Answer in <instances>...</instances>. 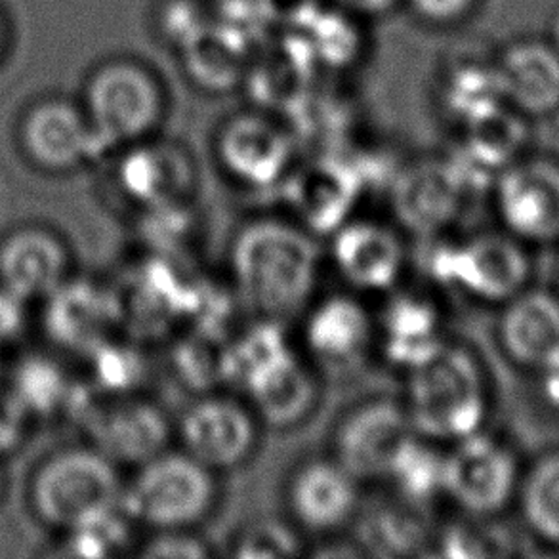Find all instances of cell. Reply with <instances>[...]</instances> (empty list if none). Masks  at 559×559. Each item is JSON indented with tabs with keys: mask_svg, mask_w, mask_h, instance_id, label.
I'll return each instance as SVG.
<instances>
[{
	"mask_svg": "<svg viewBox=\"0 0 559 559\" xmlns=\"http://www.w3.org/2000/svg\"><path fill=\"white\" fill-rule=\"evenodd\" d=\"M229 277L237 300L254 319L285 325L318 296L323 249L295 219H250L231 239Z\"/></svg>",
	"mask_w": 559,
	"mask_h": 559,
	"instance_id": "6da1fadb",
	"label": "cell"
},
{
	"mask_svg": "<svg viewBox=\"0 0 559 559\" xmlns=\"http://www.w3.org/2000/svg\"><path fill=\"white\" fill-rule=\"evenodd\" d=\"M227 382L239 385L260 424L293 430L319 405V369L290 346L281 323L257 319V325L227 346Z\"/></svg>",
	"mask_w": 559,
	"mask_h": 559,
	"instance_id": "7a4b0ae2",
	"label": "cell"
},
{
	"mask_svg": "<svg viewBox=\"0 0 559 559\" xmlns=\"http://www.w3.org/2000/svg\"><path fill=\"white\" fill-rule=\"evenodd\" d=\"M403 374L401 405L418 436L451 445L484 430L489 385L472 349L445 341Z\"/></svg>",
	"mask_w": 559,
	"mask_h": 559,
	"instance_id": "3957f363",
	"label": "cell"
},
{
	"mask_svg": "<svg viewBox=\"0 0 559 559\" xmlns=\"http://www.w3.org/2000/svg\"><path fill=\"white\" fill-rule=\"evenodd\" d=\"M122 492L124 484L115 462L94 447H71L38 464L29 502L40 522L68 535L117 514Z\"/></svg>",
	"mask_w": 559,
	"mask_h": 559,
	"instance_id": "277c9868",
	"label": "cell"
},
{
	"mask_svg": "<svg viewBox=\"0 0 559 559\" xmlns=\"http://www.w3.org/2000/svg\"><path fill=\"white\" fill-rule=\"evenodd\" d=\"M218 474L168 447L134 468L122 512L150 531L195 530L218 504Z\"/></svg>",
	"mask_w": 559,
	"mask_h": 559,
	"instance_id": "5b68a950",
	"label": "cell"
},
{
	"mask_svg": "<svg viewBox=\"0 0 559 559\" xmlns=\"http://www.w3.org/2000/svg\"><path fill=\"white\" fill-rule=\"evenodd\" d=\"M68 413L81 424L88 445L119 468H138L168 449L175 438L167 413L138 392L106 395L91 388L81 395L75 385Z\"/></svg>",
	"mask_w": 559,
	"mask_h": 559,
	"instance_id": "8992f818",
	"label": "cell"
},
{
	"mask_svg": "<svg viewBox=\"0 0 559 559\" xmlns=\"http://www.w3.org/2000/svg\"><path fill=\"white\" fill-rule=\"evenodd\" d=\"M436 241L430 270L441 285L484 304H507L525 290L530 257L512 235L487 231L462 241Z\"/></svg>",
	"mask_w": 559,
	"mask_h": 559,
	"instance_id": "52a82bcc",
	"label": "cell"
},
{
	"mask_svg": "<svg viewBox=\"0 0 559 559\" xmlns=\"http://www.w3.org/2000/svg\"><path fill=\"white\" fill-rule=\"evenodd\" d=\"M163 115L160 88L144 68L114 61L92 75L86 88V119L96 152L144 142Z\"/></svg>",
	"mask_w": 559,
	"mask_h": 559,
	"instance_id": "ba28073f",
	"label": "cell"
},
{
	"mask_svg": "<svg viewBox=\"0 0 559 559\" xmlns=\"http://www.w3.org/2000/svg\"><path fill=\"white\" fill-rule=\"evenodd\" d=\"M479 175L487 173L469 159L466 165L462 160H430L407 168L390 191L397 226L418 239L445 237L466 212Z\"/></svg>",
	"mask_w": 559,
	"mask_h": 559,
	"instance_id": "9c48e42d",
	"label": "cell"
},
{
	"mask_svg": "<svg viewBox=\"0 0 559 559\" xmlns=\"http://www.w3.org/2000/svg\"><path fill=\"white\" fill-rule=\"evenodd\" d=\"M520 481L512 449L484 430L454 441L445 451L443 497L474 520L504 512Z\"/></svg>",
	"mask_w": 559,
	"mask_h": 559,
	"instance_id": "30bf717a",
	"label": "cell"
},
{
	"mask_svg": "<svg viewBox=\"0 0 559 559\" xmlns=\"http://www.w3.org/2000/svg\"><path fill=\"white\" fill-rule=\"evenodd\" d=\"M262 424L242 397L206 392L175 424L180 449L214 474L241 468L257 453Z\"/></svg>",
	"mask_w": 559,
	"mask_h": 559,
	"instance_id": "8fae6325",
	"label": "cell"
},
{
	"mask_svg": "<svg viewBox=\"0 0 559 559\" xmlns=\"http://www.w3.org/2000/svg\"><path fill=\"white\" fill-rule=\"evenodd\" d=\"M415 433L401 400L371 397L341 416L331 456L361 485L385 481L393 461Z\"/></svg>",
	"mask_w": 559,
	"mask_h": 559,
	"instance_id": "7c38bea8",
	"label": "cell"
},
{
	"mask_svg": "<svg viewBox=\"0 0 559 559\" xmlns=\"http://www.w3.org/2000/svg\"><path fill=\"white\" fill-rule=\"evenodd\" d=\"M43 326L56 348L88 357L124 326L121 293L91 277H71L46 296Z\"/></svg>",
	"mask_w": 559,
	"mask_h": 559,
	"instance_id": "4fadbf2b",
	"label": "cell"
},
{
	"mask_svg": "<svg viewBox=\"0 0 559 559\" xmlns=\"http://www.w3.org/2000/svg\"><path fill=\"white\" fill-rule=\"evenodd\" d=\"M300 321L302 354L318 369L346 371L377 346V318L352 290L316 296Z\"/></svg>",
	"mask_w": 559,
	"mask_h": 559,
	"instance_id": "5bb4252c",
	"label": "cell"
},
{
	"mask_svg": "<svg viewBox=\"0 0 559 559\" xmlns=\"http://www.w3.org/2000/svg\"><path fill=\"white\" fill-rule=\"evenodd\" d=\"M329 262L352 293L385 295L400 285L407 249L397 227L354 216L329 235Z\"/></svg>",
	"mask_w": 559,
	"mask_h": 559,
	"instance_id": "9a60e30c",
	"label": "cell"
},
{
	"mask_svg": "<svg viewBox=\"0 0 559 559\" xmlns=\"http://www.w3.org/2000/svg\"><path fill=\"white\" fill-rule=\"evenodd\" d=\"M361 484L333 456L296 466L285 485L288 520L302 535L331 537L359 515Z\"/></svg>",
	"mask_w": 559,
	"mask_h": 559,
	"instance_id": "2e32d148",
	"label": "cell"
},
{
	"mask_svg": "<svg viewBox=\"0 0 559 559\" xmlns=\"http://www.w3.org/2000/svg\"><path fill=\"white\" fill-rule=\"evenodd\" d=\"M216 159L224 175L250 191L280 189L295 167V144L265 115H237L216 138Z\"/></svg>",
	"mask_w": 559,
	"mask_h": 559,
	"instance_id": "e0dca14e",
	"label": "cell"
},
{
	"mask_svg": "<svg viewBox=\"0 0 559 559\" xmlns=\"http://www.w3.org/2000/svg\"><path fill=\"white\" fill-rule=\"evenodd\" d=\"M117 183L130 203L147 216H155L188 209L197 193V170L178 145L147 138L124 147Z\"/></svg>",
	"mask_w": 559,
	"mask_h": 559,
	"instance_id": "ac0fdd59",
	"label": "cell"
},
{
	"mask_svg": "<svg viewBox=\"0 0 559 559\" xmlns=\"http://www.w3.org/2000/svg\"><path fill=\"white\" fill-rule=\"evenodd\" d=\"M280 191L288 218L321 239L356 216L364 195V178L341 160H313L302 167L295 165Z\"/></svg>",
	"mask_w": 559,
	"mask_h": 559,
	"instance_id": "d6986e66",
	"label": "cell"
},
{
	"mask_svg": "<svg viewBox=\"0 0 559 559\" xmlns=\"http://www.w3.org/2000/svg\"><path fill=\"white\" fill-rule=\"evenodd\" d=\"M495 204L507 234L518 241H558V163L530 159L508 165L495 183Z\"/></svg>",
	"mask_w": 559,
	"mask_h": 559,
	"instance_id": "ffe728a7",
	"label": "cell"
},
{
	"mask_svg": "<svg viewBox=\"0 0 559 559\" xmlns=\"http://www.w3.org/2000/svg\"><path fill=\"white\" fill-rule=\"evenodd\" d=\"M69 275L68 245L46 227H17L0 242V285L25 302H43Z\"/></svg>",
	"mask_w": 559,
	"mask_h": 559,
	"instance_id": "44dd1931",
	"label": "cell"
},
{
	"mask_svg": "<svg viewBox=\"0 0 559 559\" xmlns=\"http://www.w3.org/2000/svg\"><path fill=\"white\" fill-rule=\"evenodd\" d=\"M23 150L46 173H71L98 157L86 115L61 99L33 107L22 127Z\"/></svg>",
	"mask_w": 559,
	"mask_h": 559,
	"instance_id": "7402d4cb",
	"label": "cell"
},
{
	"mask_svg": "<svg viewBox=\"0 0 559 559\" xmlns=\"http://www.w3.org/2000/svg\"><path fill=\"white\" fill-rule=\"evenodd\" d=\"M499 341L512 364L543 371L559 357V298L522 290L508 300L500 316Z\"/></svg>",
	"mask_w": 559,
	"mask_h": 559,
	"instance_id": "603a6c76",
	"label": "cell"
},
{
	"mask_svg": "<svg viewBox=\"0 0 559 559\" xmlns=\"http://www.w3.org/2000/svg\"><path fill=\"white\" fill-rule=\"evenodd\" d=\"M377 318V346L388 364L405 372L447 341L438 306L416 293H390Z\"/></svg>",
	"mask_w": 559,
	"mask_h": 559,
	"instance_id": "cb8c5ba5",
	"label": "cell"
},
{
	"mask_svg": "<svg viewBox=\"0 0 559 559\" xmlns=\"http://www.w3.org/2000/svg\"><path fill=\"white\" fill-rule=\"evenodd\" d=\"M504 98L523 115L545 117L559 109V52L552 43L520 40L499 66Z\"/></svg>",
	"mask_w": 559,
	"mask_h": 559,
	"instance_id": "d4e9b609",
	"label": "cell"
},
{
	"mask_svg": "<svg viewBox=\"0 0 559 559\" xmlns=\"http://www.w3.org/2000/svg\"><path fill=\"white\" fill-rule=\"evenodd\" d=\"M75 384L66 367L50 356L23 357L7 377V395L23 415L35 420H48L68 413Z\"/></svg>",
	"mask_w": 559,
	"mask_h": 559,
	"instance_id": "484cf974",
	"label": "cell"
},
{
	"mask_svg": "<svg viewBox=\"0 0 559 559\" xmlns=\"http://www.w3.org/2000/svg\"><path fill=\"white\" fill-rule=\"evenodd\" d=\"M443 466L445 451L441 443L415 433L393 461L385 481L401 502L423 508L443 497Z\"/></svg>",
	"mask_w": 559,
	"mask_h": 559,
	"instance_id": "4316f807",
	"label": "cell"
},
{
	"mask_svg": "<svg viewBox=\"0 0 559 559\" xmlns=\"http://www.w3.org/2000/svg\"><path fill=\"white\" fill-rule=\"evenodd\" d=\"M518 495L531 533L559 548V451L540 456L531 466Z\"/></svg>",
	"mask_w": 559,
	"mask_h": 559,
	"instance_id": "83f0119b",
	"label": "cell"
},
{
	"mask_svg": "<svg viewBox=\"0 0 559 559\" xmlns=\"http://www.w3.org/2000/svg\"><path fill=\"white\" fill-rule=\"evenodd\" d=\"M420 508L401 502L372 512L364 523L365 556H411L423 554V546H430L426 527L420 522Z\"/></svg>",
	"mask_w": 559,
	"mask_h": 559,
	"instance_id": "f1b7e54d",
	"label": "cell"
},
{
	"mask_svg": "<svg viewBox=\"0 0 559 559\" xmlns=\"http://www.w3.org/2000/svg\"><path fill=\"white\" fill-rule=\"evenodd\" d=\"M189 69L199 83L226 91L242 71V45L224 29H203L188 43Z\"/></svg>",
	"mask_w": 559,
	"mask_h": 559,
	"instance_id": "f546056e",
	"label": "cell"
},
{
	"mask_svg": "<svg viewBox=\"0 0 559 559\" xmlns=\"http://www.w3.org/2000/svg\"><path fill=\"white\" fill-rule=\"evenodd\" d=\"M468 159L485 173L514 163L515 153L525 140V130L518 117L499 107L491 114L468 122Z\"/></svg>",
	"mask_w": 559,
	"mask_h": 559,
	"instance_id": "4dcf8cb0",
	"label": "cell"
},
{
	"mask_svg": "<svg viewBox=\"0 0 559 559\" xmlns=\"http://www.w3.org/2000/svg\"><path fill=\"white\" fill-rule=\"evenodd\" d=\"M231 545L235 558H296L304 554V535L290 520L264 518L242 527Z\"/></svg>",
	"mask_w": 559,
	"mask_h": 559,
	"instance_id": "1f68e13d",
	"label": "cell"
},
{
	"mask_svg": "<svg viewBox=\"0 0 559 559\" xmlns=\"http://www.w3.org/2000/svg\"><path fill=\"white\" fill-rule=\"evenodd\" d=\"M91 361V388L106 395H121V393H136L138 384L144 377V364L136 354L117 336L114 341L99 346L86 357Z\"/></svg>",
	"mask_w": 559,
	"mask_h": 559,
	"instance_id": "d6a6232c",
	"label": "cell"
},
{
	"mask_svg": "<svg viewBox=\"0 0 559 559\" xmlns=\"http://www.w3.org/2000/svg\"><path fill=\"white\" fill-rule=\"evenodd\" d=\"M138 554L147 559H201L211 558L212 550L195 530H167L152 531Z\"/></svg>",
	"mask_w": 559,
	"mask_h": 559,
	"instance_id": "836d02e7",
	"label": "cell"
},
{
	"mask_svg": "<svg viewBox=\"0 0 559 559\" xmlns=\"http://www.w3.org/2000/svg\"><path fill=\"white\" fill-rule=\"evenodd\" d=\"M438 546L441 550V556L445 558H487L492 556V540L487 533L476 527H468V525H454V527H447L443 535L433 538L431 548Z\"/></svg>",
	"mask_w": 559,
	"mask_h": 559,
	"instance_id": "e575fe53",
	"label": "cell"
},
{
	"mask_svg": "<svg viewBox=\"0 0 559 559\" xmlns=\"http://www.w3.org/2000/svg\"><path fill=\"white\" fill-rule=\"evenodd\" d=\"M31 420L23 415L7 392L0 395V461L14 453L25 439Z\"/></svg>",
	"mask_w": 559,
	"mask_h": 559,
	"instance_id": "d590c367",
	"label": "cell"
},
{
	"mask_svg": "<svg viewBox=\"0 0 559 559\" xmlns=\"http://www.w3.org/2000/svg\"><path fill=\"white\" fill-rule=\"evenodd\" d=\"M27 304L0 285V346H8L22 336L27 326Z\"/></svg>",
	"mask_w": 559,
	"mask_h": 559,
	"instance_id": "8d00e7d4",
	"label": "cell"
},
{
	"mask_svg": "<svg viewBox=\"0 0 559 559\" xmlns=\"http://www.w3.org/2000/svg\"><path fill=\"white\" fill-rule=\"evenodd\" d=\"M476 0H408L416 15L438 25H447L462 20L468 14Z\"/></svg>",
	"mask_w": 559,
	"mask_h": 559,
	"instance_id": "74e56055",
	"label": "cell"
},
{
	"mask_svg": "<svg viewBox=\"0 0 559 559\" xmlns=\"http://www.w3.org/2000/svg\"><path fill=\"white\" fill-rule=\"evenodd\" d=\"M338 7L361 15H380L390 12L401 0H336Z\"/></svg>",
	"mask_w": 559,
	"mask_h": 559,
	"instance_id": "f35d334b",
	"label": "cell"
},
{
	"mask_svg": "<svg viewBox=\"0 0 559 559\" xmlns=\"http://www.w3.org/2000/svg\"><path fill=\"white\" fill-rule=\"evenodd\" d=\"M540 372H543V395L554 408L559 411V357Z\"/></svg>",
	"mask_w": 559,
	"mask_h": 559,
	"instance_id": "ab89813d",
	"label": "cell"
},
{
	"mask_svg": "<svg viewBox=\"0 0 559 559\" xmlns=\"http://www.w3.org/2000/svg\"><path fill=\"white\" fill-rule=\"evenodd\" d=\"M552 46L559 52V12L552 22Z\"/></svg>",
	"mask_w": 559,
	"mask_h": 559,
	"instance_id": "60d3db41",
	"label": "cell"
},
{
	"mask_svg": "<svg viewBox=\"0 0 559 559\" xmlns=\"http://www.w3.org/2000/svg\"><path fill=\"white\" fill-rule=\"evenodd\" d=\"M7 377L8 372L4 371V367H2V364H0V395L7 392Z\"/></svg>",
	"mask_w": 559,
	"mask_h": 559,
	"instance_id": "b9f144b4",
	"label": "cell"
},
{
	"mask_svg": "<svg viewBox=\"0 0 559 559\" xmlns=\"http://www.w3.org/2000/svg\"><path fill=\"white\" fill-rule=\"evenodd\" d=\"M4 489H7V477H4L2 461H0V500H2V497H4Z\"/></svg>",
	"mask_w": 559,
	"mask_h": 559,
	"instance_id": "7bdbcfd3",
	"label": "cell"
},
{
	"mask_svg": "<svg viewBox=\"0 0 559 559\" xmlns=\"http://www.w3.org/2000/svg\"><path fill=\"white\" fill-rule=\"evenodd\" d=\"M0 43H2V25H0Z\"/></svg>",
	"mask_w": 559,
	"mask_h": 559,
	"instance_id": "ee69618b",
	"label": "cell"
}]
</instances>
